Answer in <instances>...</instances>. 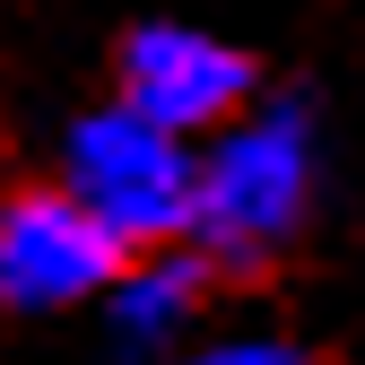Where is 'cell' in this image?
Here are the masks:
<instances>
[{
    "label": "cell",
    "instance_id": "3",
    "mask_svg": "<svg viewBox=\"0 0 365 365\" xmlns=\"http://www.w3.org/2000/svg\"><path fill=\"white\" fill-rule=\"evenodd\" d=\"M122 269H130V244L78 192H18L0 209V304H18V313L87 304Z\"/></svg>",
    "mask_w": 365,
    "mask_h": 365
},
{
    "label": "cell",
    "instance_id": "5",
    "mask_svg": "<svg viewBox=\"0 0 365 365\" xmlns=\"http://www.w3.org/2000/svg\"><path fill=\"white\" fill-rule=\"evenodd\" d=\"M105 296H113V331L148 348V339H174V331L200 313L209 269H200V261H182V252H165V261H148V269H122Z\"/></svg>",
    "mask_w": 365,
    "mask_h": 365
},
{
    "label": "cell",
    "instance_id": "1",
    "mask_svg": "<svg viewBox=\"0 0 365 365\" xmlns=\"http://www.w3.org/2000/svg\"><path fill=\"white\" fill-rule=\"evenodd\" d=\"M313 200V140L296 113H261L200 157L192 226L217 261H261L279 235H296V217Z\"/></svg>",
    "mask_w": 365,
    "mask_h": 365
},
{
    "label": "cell",
    "instance_id": "2",
    "mask_svg": "<svg viewBox=\"0 0 365 365\" xmlns=\"http://www.w3.org/2000/svg\"><path fill=\"white\" fill-rule=\"evenodd\" d=\"M70 182H78V200L96 209L122 244H165V235L192 226L200 165L182 157V130H165L140 105H113V113H87L78 122Z\"/></svg>",
    "mask_w": 365,
    "mask_h": 365
},
{
    "label": "cell",
    "instance_id": "4",
    "mask_svg": "<svg viewBox=\"0 0 365 365\" xmlns=\"http://www.w3.org/2000/svg\"><path fill=\"white\" fill-rule=\"evenodd\" d=\"M244 96H252V70H244V53H226L217 35L148 26V35H130V53H122V105L157 113L165 130H209L226 113H244Z\"/></svg>",
    "mask_w": 365,
    "mask_h": 365
}]
</instances>
